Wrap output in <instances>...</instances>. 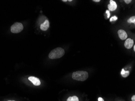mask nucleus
I'll use <instances>...</instances> for the list:
<instances>
[{
    "instance_id": "ddd939ff",
    "label": "nucleus",
    "mask_w": 135,
    "mask_h": 101,
    "mask_svg": "<svg viewBox=\"0 0 135 101\" xmlns=\"http://www.w3.org/2000/svg\"><path fill=\"white\" fill-rule=\"evenodd\" d=\"M124 1L127 4H129L131 2L132 0H125Z\"/></svg>"
},
{
    "instance_id": "f257e3e1",
    "label": "nucleus",
    "mask_w": 135,
    "mask_h": 101,
    "mask_svg": "<svg viewBox=\"0 0 135 101\" xmlns=\"http://www.w3.org/2000/svg\"><path fill=\"white\" fill-rule=\"evenodd\" d=\"M65 54V50L61 47H58L51 51L49 55V58L51 59H56L61 58Z\"/></svg>"
},
{
    "instance_id": "4468645a",
    "label": "nucleus",
    "mask_w": 135,
    "mask_h": 101,
    "mask_svg": "<svg viewBox=\"0 0 135 101\" xmlns=\"http://www.w3.org/2000/svg\"><path fill=\"white\" fill-rule=\"evenodd\" d=\"M98 101H104V99L103 98H99L98 99Z\"/></svg>"
},
{
    "instance_id": "9d476101",
    "label": "nucleus",
    "mask_w": 135,
    "mask_h": 101,
    "mask_svg": "<svg viewBox=\"0 0 135 101\" xmlns=\"http://www.w3.org/2000/svg\"><path fill=\"white\" fill-rule=\"evenodd\" d=\"M67 101H79L78 98L76 96L69 97L67 100Z\"/></svg>"
},
{
    "instance_id": "412c9836",
    "label": "nucleus",
    "mask_w": 135,
    "mask_h": 101,
    "mask_svg": "<svg viewBox=\"0 0 135 101\" xmlns=\"http://www.w3.org/2000/svg\"><path fill=\"white\" fill-rule=\"evenodd\" d=\"M72 0H69L68 1H70V2H71V1H72Z\"/></svg>"
},
{
    "instance_id": "6ab92c4d",
    "label": "nucleus",
    "mask_w": 135,
    "mask_h": 101,
    "mask_svg": "<svg viewBox=\"0 0 135 101\" xmlns=\"http://www.w3.org/2000/svg\"><path fill=\"white\" fill-rule=\"evenodd\" d=\"M62 1H63V2H67V0H62Z\"/></svg>"
},
{
    "instance_id": "f03ea898",
    "label": "nucleus",
    "mask_w": 135,
    "mask_h": 101,
    "mask_svg": "<svg viewBox=\"0 0 135 101\" xmlns=\"http://www.w3.org/2000/svg\"><path fill=\"white\" fill-rule=\"evenodd\" d=\"M88 72L84 71H78L73 72L72 75V78L76 81H84L88 79Z\"/></svg>"
},
{
    "instance_id": "423d86ee",
    "label": "nucleus",
    "mask_w": 135,
    "mask_h": 101,
    "mask_svg": "<svg viewBox=\"0 0 135 101\" xmlns=\"http://www.w3.org/2000/svg\"><path fill=\"white\" fill-rule=\"evenodd\" d=\"M118 34L119 38L122 40H125L128 37V34L126 32L123 30H120L118 31Z\"/></svg>"
},
{
    "instance_id": "9b49d317",
    "label": "nucleus",
    "mask_w": 135,
    "mask_h": 101,
    "mask_svg": "<svg viewBox=\"0 0 135 101\" xmlns=\"http://www.w3.org/2000/svg\"><path fill=\"white\" fill-rule=\"evenodd\" d=\"M128 22L130 23H135V17L133 16L131 18H130L129 19H128Z\"/></svg>"
},
{
    "instance_id": "0eeeda50",
    "label": "nucleus",
    "mask_w": 135,
    "mask_h": 101,
    "mask_svg": "<svg viewBox=\"0 0 135 101\" xmlns=\"http://www.w3.org/2000/svg\"><path fill=\"white\" fill-rule=\"evenodd\" d=\"M110 4L108 5V9L110 11H115L117 9V3L115 1H113V0H111L110 1Z\"/></svg>"
},
{
    "instance_id": "6e6552de",
    "label": "nucleus",
    "mask_w": 135,
    "mask_h": 101,
    "mask_svg": "<svg viewBox=\"0 0 135 101\" xmlns=\"http://www.w3.org/2000/svg\"><path fill=\"white\" fill-rule=\"evenodd\" d=\"M49 27V22L48 20H45L43 23L41 24V30L43 31H46L48 29Z\"/></svg>"
},
{
    "instance_id": "aec40b11",
    "label": "nucleus",
    "mask_w": 135,
    "mask_h": 101,
    "mask_svg": "<svg viewBox=\"0 0 135 101\" xmlns=\"http://www.w3.org/2000/svg\"><path fill=\"white\" fill-rule=\"evenodd\" d=\"M134 51H135V45L134 46Z\"/></svg>"
},
{
    "instance_id": "20e7f679",
    "label": "nucleus",
    "mask_w": 135,
    "mask_h": 101,
    "mask_svg": "<svg viewBox=\"0 0 135 101\" xmlns=\"http://www.w3.org/2000/svg\"><path fill=\"white\" fill-rule=\"evenodd\" d=\"M28 80L30 81L35 86H39L41 85V81L38 78L34 77H30Z\"/></svg>"
},
{
    "instance_id": "a211bd4d",
    "label": "nucleus",
    "mask_w": 135,
    "mask_h": 101,
    "mask_svg": "<svg viewBox=\"0 0 135 101\" xmlns=\"http://www.w3.org/2000/svg\"><path fill=\"white\" fill-rule=\"evenodd\" d=\"M113 17H112L110 19V21H113Z\"/></svg>"
},
{
    "instance_id": "2eb2a0df",
    "label": "nucleus",
    "mask_w": 135,
    "mask_h": 101,
    "mask_svg": "<svg viewBox=\"0 0 135 101\" xmlns=\"http://www.w3.org/2000/svg\"><path fill=\"white\" fill-rule=\"evenodd\" d=\"M132 101H135V96H132Z\"/></svg>"
},
{
    "instance_id": "7ed1b4c3",
    "label": "nucleus",
    "mask_w": 135,
    "mask_h": 101,
    "mask_svg": "<svg viewBox=\"0 0 135 101\" xmlns=\"http://www.w3.org/2000/svg\"><path fill=\"white\" fill-rule=\"evenodd\" d=\"M24 29V26L21 23H14L11 27V31L13 33H18Z\"/></svg>"
},
{
    "instance_id": "f8f14e48",
    "label": "nucleus",
    "mask_w": 135,
    "mask_h": 101,
    "mask_svg": "<svg viewBox=\"0 0 135 101\" xmlns=\"http://www.w3.org/2000/svg\"><path fill=\"white\" fill-rule=\"evenodd\" d=\"M106 13L108 15V18H109L110 16V13L109 11L106 10Z\"/></svg>"
},
{
    "instance_id": "1a4fd4ad",
    "label": "nucleus",
    "mask_w": 135,
    "mask_h": 101,
    "mask_svg": "<svg viewBox=\"0 0 135 101\" xmlns=\"http://www.w3.org/2000/svg\"><path fill=\"white\" fill-rule=\"evenodd\" d=\"M121 75L124 78H126L130 75V71L128 70L125 71L124 69H122L121 72Z\"/></svg>"
},
{
    "instance_id": "dca6fc26",
    "label": "nucleus",
    "mask_w": 135,
    "mask_h": 101,
    "mask_svg": "<svg viewBox=\"0 0 135 101\" xmlns=\"http://www.w3.org/2000/svg\"><path fill=\"white\" fill-rule=\"evenodd\" d=\"M113 17V19L114 20H116L117 19H118V18L116 17V16H114V17Z\"/></svg>"
},
{
    "instance_id": "f3484780",
    "label": "nucleus",
    "mask_w": 135,
    "mask_h": 101,
    "mask_svg": "<svg viewBox=\"0 0 135 101\" xmlns=\"http://www.w3.org/2000/svg\"><path fill=\"white\" fill-rule=\"evenodd\" d=\"M93 1L96 2H99L100 1V0H93Z\"/></svg>"
},
{
    "instance_id": "39448f33",
    "label": "nucleus",
    "mask_w": 135,
    "mask_h": 101,
    "mask_svg": "<svg viewBox=\"0 0 135 101\" xmlns=\"http://www.w3.org/2000/svg\"><path fill=\"white\" fill-rule=\"evenodd\" d=\"M134 45V41L130 38H128L126 39L124 44V46L127 49H130L132 48Z\"/></svg>"
},
{
    "instance_id": "4be33fe9",
    "label": "nucleus",
    "mask_w": 135,
    "mask_h": 101,
    "mask_svg": "<svg viewBox=\"0 0 135 101\" xmlns=\"http://www.w3.org/2000/svg\"><path fill=\"white\" fill-rule=\"evenodd\" d=\"M14 101V100H12V101H11V100H9V101Z\"/></svg>"
}]
</instances>
